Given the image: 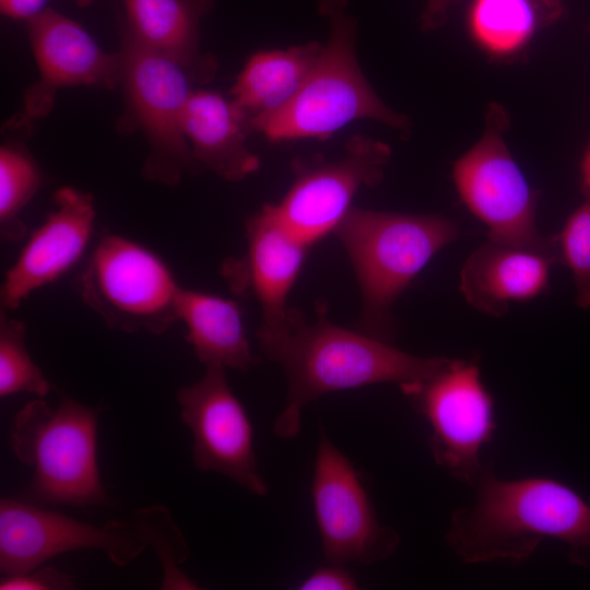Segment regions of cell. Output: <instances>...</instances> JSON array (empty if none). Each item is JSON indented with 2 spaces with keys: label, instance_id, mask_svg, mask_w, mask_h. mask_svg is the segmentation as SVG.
<instances>
[{
  "label": "cell",
  "instance_id": "2e32d148",
  "mask_svg": "<svg viewBox=\"0 0 590 590\" xmlns=\"http://www.w3.org/2000/svg\"><path fill=\"white\" fill-rule=\"evenodd\" d=\"M247 250L223 264L231 288L250 293L260 304L262 326L283 323L290 315L287 296L305 261L308 245L264 205L246 224Z\"/></svg>",
  "mask_w": 590,
  "mask_h": 590
},
{
  "label": "cell",
  "instance_id": "7402d4cb",
  "mask_svg": "<svg viewBox=\"0 0 590 590\" xmlns=\"http://www.w3.org/2000/svg\"><path fill=\"white\" fill-rule=\"evenodd\" d=\"M532 0H475L469 15L473 38L494 55H508L531 38L538 24Z\"/></svg>",
  "mask_w": 590,
  "mask_h": 590
},
{
  "label": "cell",
  "instance_id": "e0dca14e",
  "mask_svg": "<svg viewBox=\"0 0 590 590\" xmlns=\"http://www.w3.org/2000/svg\"><path fill=\"white\" fill-rule=\"evenodd\" d=\"M555 263H558L555 245L534 248L488 240L464 261L460 291L477 311L500 317L511 304L545 294Z\"/></svg>",
  "mask_w": 590,
  "mask_h": 590
},
{
  "label": "cell",
  "instance_id": "ffe728a7",
  "mask_svg": "<svg viewBox=\"0 0 590 590\" xmlns=\"http://www.w3.org/2000/svg\"><path fill=\"white\" fill-rule=\"evenodd\" d=\"M322 47L312 40L285 49L261 50L247 60L231 90V99L246 114L249 127L294 98Z\"/></svg>",
  "mask_w": 590,
  "mask_h": 590
},
{
  "label": "cell",
  "instance_id": "4316f807",
  "mask_svg": "<svg viewBox=\"0 0 590 590\" xmlns=\"http://www.w3.org/2000/svg\"><path fill=\"white\" fill-rule=\"evenodd\" d=\"M357 588V581L345 565L334 563L318 567L298 587L300 590H354Z\"/></svg>",
  "mask_w": 590,
  "mask_h": 590
},
{
  "label": "cell",
  "instance_id": "6da1fadb",
  "mask_svg": "<svg viewBox=\"0 0 590 590\" xmlns=\"http://www.w3.org/2000/svg\"><path fill=\"white\" fill-rule=\"evenodd\" d=\"M324 305L309 324L291 308L278 326H261L257 338L263 354L285 371V404L273 424L283 439L297 436L303 409L323 394L375 384H396L401 390L421 382L448 361L422 357L392 346L388 341L351 331L327 319Z\"/></svg>",
  "mask_w": 590,
  "mask_h": 590
},
{
  "label": "cell",
  "instance_id": "52a82bcc",
  "mask_svg": "<svg viewBox=\"0 0 590 590\" xmlns=\"http://www.w3.org/2000/svg\"><path fill=\"white\" fill-rule=\"evenodd\" d=\"M507 110L492 103L479 141L452 166V181L461 202L486 228L488 240L534 248H548L536 226L539 191L528 182L512 157L504 134Z\"/></svg>",
  "mask_w": 590,
  "mask_h": 590
},
{
  "label": "cell",
  "instance_id": "d4e9b609",
  "mask_svg": "<svg viewBox=\"0 0 590 590\" xmlns=\"http://www.w3.org/2000/svg\"><path fill=\"white\" fill-rule=\"evenodd\" d=\"M553 240L558 263L573 274L576 304L590 309V194H586Z\"/></svg>",
  "mask_w": 590,
  "mask_h": 590
},
{
  "label": "cell",
  "instance_id": "277c9868",
  "mask_svg": "<svg viewBox=\"0 0 590 590\" xmlns=\"http://www.w3.org/2000/svg\"><path fill=\"white\" fill-rule=\"evenodd\" d=\"M362 294L361 328L389 342L391 307L427 263L459 237L450 219L352 209L335 229Z\"/></svg>",
  "mask_w": 590,
  "mask_h": 590
},
{
  "label": "cell",
  "instance_id": "4fadbf2b",
  "mask_svg": "<svg viewBox=\"0 0 590 590\" xmlns=\"http://www.w3.org/2000/svg\"><path fill=\"white\" fill-rule=\"evenodd\" d=\"M180 417L193 436V463L202 472L227 476L249 493L264 496L269 487L253 450L252 425L233 393L225 368L205 366L203 377L177 392Z\"/></svg>",
  "mask_w": 590,
  "mask_h": 590
},
{
  "label": "cell",
  "instance_id": "4dcf8cb0",
  "mask_svg": "<svg viewBox=\"0 0 590 590\" xmlns=\"http://www.w3.org/2000/svg\"><path fill=\"white\" fill-rule=\"evenodd\" d=\"M93 0H78V4L81 7H85L90 4Z\"/></svg>",
  "mask_w": 590,
  "mask_h": 590
},
{
  "label": "cell",
  "instance_id": "484cf974",
  "mask_svg": "<svg viewBox=\"0 0 590 590\" xmlns=\"http://www.w3.org/2000/svg\"><path fill=\"white\" fill-rule=\"evenodd\" d=\"M74 588V581L66 573L47 566L5 575L0 581L1 590H64Z\"/></svg>",
  "mask_w": 590,
  "mask_h": 590
},
{
  "label": "cell",
  "instance_id": "30bf717a",
  "mask_svg": "<svg viewBox=\"0 0 590 590\" xmlns=\"http://www.w3.org/2000/svg\"><path fill=\"white\" fill-rule=\"evenodd\" d=\"M120 82L135 118L146 137L150 153L143 175L168 186L196 170L182 117L193 92L188 66L149 49L126 35L121 49Z\"/></svg>",
  "mask_w": 590,
  "mask_h": 590
},
{
  "label": "cell",
  "instance_id": "8992f818",
  "mask_svg": "<svg viewBox=\"0 0 590 590\" xmlns=\"http://www.w3.org/2000/svg\"><path fill=\"white\" fill-rule=\"evenodd\" d=\"M76 290L113 330L161 334L178 321L181 286L154 252L109 234L95 246Z\"/></svg>",
  "mask_w": 590,
  "mask_h": 590
},
{
  "label": "cell",
  "instance_id": "f1b7e54d",
  "mask_svg": "<svg viewBox=\"0 0 590 590\" xmlns=\"http://www.w3.org/2000/svg\"><path fill=\"white\" fill-rule=\"evenodd\" d=\"M451 0H427L421 16V27L425 32L439 28L446 21Z\"/></svg>",
  "mask_w": 590,
  "mask_h": 590
},
{
  "label": "cell",
  "instance_id": "7c38bea8",
  "mask_svg": "<svg viewBox=\"0 0 590 590\" xmlns=\"http://www.w3.org/2000/svg\"><path fill=\"white\" fill-rule=\"evenodd\" d=\"M391 157L390 146L365 135L349 139L338 160H295L294 180L282 200L269 204L276 217L308 246L339 225L363 188L378 185Z\"/></svg>",
  "mask_w": 590,
  "mask_h": 590
},
{
  "label": "cell",
  "instance_id": "44dd1931",
  "mask_svg": "<svg viewBox=\"0 0 590 590\" xmlns=\"http://www.w3.org/2000/svg\"><path fill=\"white\" fill-rule=\"evenodd\" d=\"M126 35L138 44L166 55L188 67L199 63L201 20L213 9L214 0H122Z\"/></svg>",
  "mask_w": 590,
  "mask_h": 590
},
{
  "label": "cell",
  "instance_id": "5b68a950",
  "mask_svg": "<svg viewBox=\"0 0 590 590\" xmlns=\"http://www.w3.org/2000/svg\"><path fill=\"white\" fill-rule=\"evenodd\" d=\"M101 411L66 397L56 408L35 399L14 415L11 447L33 471L21 500L43 507L110 504L96 457Z\"/></svg>",
  "mask_w": 590,
  "mask_h": 590
},
{
  "label": "cell",
  "instance_id": "9c48e42d",
  "mask_svg": "<svg viewBox=\"0 0 590 590\" xmlns=\"http://www.w3.org/2000/svg\"><path fill=\"white\" fill-rule=\"evenodd\" d=\"M402 391L430 428L435 462L471 485L485 468L481 452L496 429L494 399L476 362L448 358L434 375Z\"/></svg>",
  "mask_w": 590,
  "mask_h": 590
},
{
  "label": "cell",
  "instance_id": "83f0119b",
  "mask_svg": "<svg viewBox=\"0 0 590 590\" xmlns=\"http://www.w3.org/2000/svg\"><path fill=\"white\" fill-rule=\"evenodd\" d=\"M48 0H0L1 12L15 20L30 21L45 11Z\"/></svg>",
  "mask_w": 590,
  "mask_h": 590
},
{
  "label": "cell",
  "instance_id": "f546056e",
  "mask_svg": "<svg viewBox=\"0 0 590 590\" xmlns=\"http://www.w3.org/2000/svg\"><path fill=\"white\" fill-rule=\"evenodd\" d=\"M581 179L585 194H590V146L586 151L581 162Z\"/></svg>",
  "mask_w": 590,
  "mask_h": 590
},
{
  "label": "cell",
  "instance_id": "ac0fdd59",
  "mask_svg": "<svg viewBox=\"0 0 590 590\" xmlns=\"http://www.w3.org/2000/svg\"><path fill=\"white\" fill-rule=\"evenodd\" d=\"M184 134L196 162L225 180L239 181L260 167L247 145L250 131L246 114L212 91H193L182 117Z\"/></svg>",
  "mask_w": 590,
  "mask_h": 590
},
{
  "label": "cell",
  "instance_id": "d6986e66",
  "mask_svg": "<svg viewBox=\"0 0 590 590\" xmlns=\"http://www.w3.org/2000/svg\"><path fill=\"white\" fill-rule=\"evenodd\" d=\"M177 318L186 339L205 366L246 371L256 364L239 307L234 300L181 287Z\"/></svg>",
  "mask_w": 590,
  "mask_h": 590
},
{
  "label": "cell",
  "instance_id": "ba28073f",
  "mask_svg": "<svg viewBox=\"0 0 590 590\" xmlns=\"http://www.w3.org/2000/svg\"><path fill=\"white\" fill-rule=\"evenodd\" d=\"M152 544V510L134 511L130 521L103 526L80 521L21 499L0 500V570L20 574L62 553L103 551L117 566H126Z\"/></svg>",
  "mask_w": 590,
  "mask_h": 590
},
{
  "label": "cell",
  "instance_id": "9a60e30c",
  "mask_svg": "<svg viewBox=\"0 0 590 590\" xmlns=\"http://www.w3.org/2000/svg\"><path fill=\"white\" fill-rule=\"evenodd\" d=\"M55 209L32 233L0 292L1 310H14L34 291L54 283L82 257L96 217L93 198L71 187L54 197Z\"/></svg>",
  "mask_w": 590,
  "mask_h": 590
},
{
  "label": "cell",
  "instance_id": "cb8c5ba5",
  "mask_svg": "<svg viewBox=\"0 0 590 590\" xmlns=\"http://www.w3.org/2000/svg\"><path fill=\"white\" fill-rule=\"evenodd\" d=\"M26 326L0 314V397L26 392L45 397L50 382L33 361L26 347Z\"/></svg>",
  "mask_w": 590,
  "mask_h": 590
},
{
  "label": "cell",
  "instance_id": "5bb4252c",
  "mask_svg": "<svg viewBox=\"0 0 590 590\" xmlns=\"http://www.w3.org/2000/svg\"><path fill=\"white\" fill-rule=\"evenodd\" d=\"M27 22L40 78L25 95L24 119L47 115L61 87L96 85L111 88L120 81V55L103 51L75 21L46 9Z\"/></svg>",
  "mask_w": 590,
  "mask_h": 590
},
{
  "label": "cell",
  "instance_id": "8fae6325",
  "mask_svg": "<svg viewBox=\"0 0 590 590\" xmlns=\"http://www.w3.org/2000/svg\"><path fill=\"white\" fill-rule=\"evenodd\" d=\"M310 493L328 563L368 565L386 559L399 546L398 532L379 522L359 472L322 427Z\"/></svg>",
  "mask_w": 590,
  "mask_h": 590
},
{
  "label": "cell",
  "instance_id": "7a4b0ae2",
  "mask_svg": "<svg viewBox=\"0 0 590 590\" xmlns=\"http://www.w3.org/2000/svg\"><path fill=\"white\" fill-rule=\"evenodd\" d=\"M471 486L475 502L453 511L445 535L463 563H522L547 539L590 563V505L570 486L544 476L505 480L486 465Z\"/></svg>",
  "mask_w": 590,
  "mask_h": 590
},
{
  "label": "cell",
  "instance_id": "603a6c76",
  "mask_svg": "<svg viewBox=\"0 0 590 590\" xmlns=\"http://www.w3.org/2000/svg\"><path fill=\"white\" fill-rule=\"evenodd\" d=\"M42 182L34 160L20 149L0 150V234L5 240H19L26 233L21 213Z\"/></svg>",
  "mask_w": 590,
  "mask_h": 590
},
{
  "label": "cell",
  "instance_id": "3957f363",
  "mask_svg": "<svg viewBox=\"0 0 590 590\" xmlns=\"http://www.w3.org/2000/svg\"><path fill=\"white\" fill-rule=\"evenodd\" d=\"M350 0H318L328 20L329 37L300 90L283 108L253 120L250 130L270 142L328 140L349 123L371 119L404 134L410 119L391 109L376 94L356 58V20Z\"/></svg>",
  "mask_w": 590,
  "mask_h": 590
}]
</instances>
